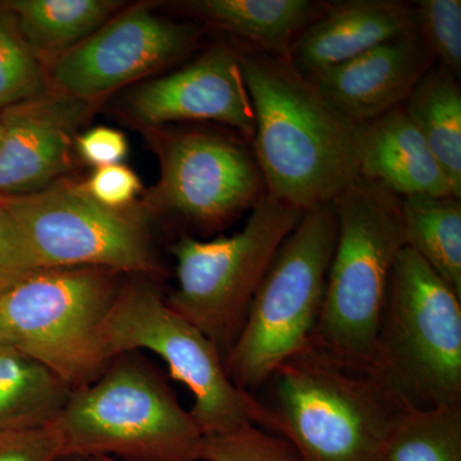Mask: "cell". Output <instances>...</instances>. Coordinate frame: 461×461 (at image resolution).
<instances>
[{
	"label": "cell",
	"instance_id": "obj_1",
	"mask_svg": "<svg viewBox=\"0 0 461 461\" xmlns=\"http://www.w3.org/2000/svg\"><path fill=\"white\" fill-rule=\"evenodd\" d=\"M240 57L267 194L303 212L335 202L360 177L359 123L333 108L290 59L254 50Z\"/></svg>",
	"mask_w": 461,
	"mask_h": 461
},
{
	"label": "cell",
	"instance_id": "obj_2",
	"mask_svg": "<svg viewBox=\"0 0 461 461\" xmlns=\"http://www.w3.org/2000/svg\"><path fill=\"white\" fill-rule=\"evenodd\" d=\"M262 388L260 427L286 438L304 461H387L391 430L406 408L372 368L311 341Z\"/></svg>",
	"mask_w": 461,
	"mask_h": 461
},
{
	"label": "cell",
	"instance_id": "obj_3",
	"mask_svg": "<svg viewBox=\"0 0 461 461\" xmlns=\"http://www.w3.org/2000/svg\"><path fill=\"white\" fill-rule=\"evenodd\" d=\"M338 238L312 344L372 368L388 281L406 247L402 198L359 177L333 202Z\"/></svg>",
	"mask_w": 461,
	"mask_h": 461
},
{
	"label": "cell",
	"instance_id": "obj_4",
	"mask_svg": "<svg viewBox=\"0 0 461 461\" xmlns=\"http://www.w3.org/2000/svg\"><path fill=\"white\" fill-rule=\"evenodd\" d=\"M56 426L63 457L200 461L204 439L171 387L129 354L72 390Z\"/></svg>",
	"mask_w": 461,
	"mask_h": 461
},
{
	"label": "cell",
	"instance_id": "obj_5",
	"mask_svg": "<svg viewBox=\"0 0 461 461\" xmlns=\"http://www.w3.org/2000/svg\"><path fill=\"white\" fill-rule=\"evenodd\" d=\"M372 371L403 405H461V299L406 247L388 281Z\"/></svg>",
	"mask_w": 461,
	"mask_h": 461
},
{
	"label": "cell",
	"instance_id": "obj_6",
	"mask_svg": "<svg viewBox=\"0 0 461 461\" xmlns=\"http://www.w3.org/2000/svg\"><path fill=\"white\" fill-rule=\"evenodd\" d=\"M338 238L333 203L308 209L273 258L224 360L230 381L256 393L311 341Z\"/></svg>",
	"mask_w": 461,
	"mask_h": 461
},
{
	"label": "cell",
	"instance_id": "obj_7",
	"mask_svg": "<svg viewBox=\"0 0 461 461\" xmlns=\"http://www.w3.org/2000/svg\"><path fill=\"white\" fill-rule=\"evenodd\" d=\"M303 214L266 194L232 236L202 241L184 235L172 245L178 286L166 297L167 304L202 330L223 360L244 327L273 258Z\"/></svg>",
	"mask_w": 461,
	"mask_h": 461
},
{
	"label": "cell",
	"instance_id": "obj_8",
	"mask_svg": "<svg viewBox=\"0 0 461 461\" xmlns=\"http://www.w3.org/2000/svg\"><path fill=\"white\" fill-rule=\"evenodd\" d=\"M102 268L41 269L0 296L12 345L71 388L86 386L111 363L103 330L121 287Z\"/></svg>",
	"mask_w": 461,
	"mask_h": 461
},
{
	"label": "cell",
	"instance_id": "obj_9",
	"mask_svg": "<svg viewBox=\"0 0 461 461\" xmlns=\"http://www.w3.org/2000/svg\"><path fill=\"white\" fill-rule=\"evenodd\" d=\"M103 348L109 362L138 350L158 355L193 395L190 412L204 436L260 426L257 397L230 381L213 342L169 308L150 285L121 287L103 330Z\"/></svg>",
	"mask_w": 461,
	"mask_h": 461
},
{
	"label": "cell",
	"instance_id": "obj_10",
	"mask_svg": "<svg viewBox=\"0 0 461 461\" xmlns=\"http://www.w3.org/2000/svg\"><path fill=\"white\" fill-rule=\"evenodd\" d=\"M41 269L102 268L158 275L159 263L144 214L100 204L75 182L58 181L38 193L2 196Z\"/></svg>",
	"mask_w": 461,
	"mask_h": 461
},
{
	"label": "cell",
	"instance_id": "obj_11",
	"mask_svg": "<svg viewBox=\"0 0 461 461\" xmlns=\"http://www.w3.org/2000/svg\"><path fill=\"white\" fill-rule=\"evenodd\" d=\"M158 153L160 178L149 203L202 229H222L267 194L253 149L230 136L205 130L168 132Z\"/></svg>",
	"mask_w": 461,
	"mask_h": 461
},
{
	"label": "cell",
	"instance_id": "obj_12",
	"mask_svg": "<svg viewBox=\"0 0 461 461\" xmlns=\"http://www.w3.org/2000/svg\"><path fill=\"white\" fill-rule=\"evenodd\" d=\"M200 33L195 23L167 20L147 5L127 9L50 60V87L93 103L175 62L191 50Z\"/></svg>",
	"mask_w": 461,
	"mask_h": 461
},
{
	"label": "cell",
	"instance_id": "obj_13",
	"mask_svg": "<svg viewBox=\"0 0 461 461\" xmlns=\"http://www.w3.org/2000/svg\"><path fill=\"white\" fill-rule=\"evenodd\" d=\"M127 107L148 126L209 121L250 142L256 126L241 57L227 45H215L177 71L142 84L130 94Z\"/></svg>",
	"mask_w": 461,
	"mask_h": 461
},
{
	"label": "cell",
	"instance_id": "obj_14",
	"mask_svg": "<svg viewBox=\"0 0 461 461\" xmlns=\"http://www.w3.org/2000/svg\"><path fill=\"white\" fill-rule=\"evenodd\" d=\"M91 102L50 89L0 111V195L23 196L56 184L72 163Z\"/></svg>",
	"mask_w": 461,
	"mask_h": 461
},
{
	"label": "cell",
	"instance_id": "obj_15",
	"mask_svg": "<svg viewBox=\"0 0 461 461\" xmlns=\"http://www.w3.org/2000/svg\"><path fill=\"white\" fill-rule=\"evenodd\" d=\"M435 63L415 30L309 78L333 108L360 124L402 107Z\"/></svg>",
	"mask_w": 461,
	"mask_h": 461
},
{
	"label": "cell",
	"instance_id": "obj_16",
	"mask_svg": "<svg viewBox=\"0 0 461 461\" xmlns=\"http://www.w3.org/2000/svg\"><path fill=\"white\" fill-rule=\"evenodd\" d=\"M415 30L414 9L405 3H333L297 38L288 59L309 77Z\"/></svg>",
	"mask_w": 461,
	"mask_h": 461
},
{
	"label": "cell",
	"instance_id": "obj_17",
	"mask_svg": "<svg viewBox=\"0 0 461 461\" xmlns=\"http://www.w3.org/2000/svg\"><path fill=\"white\" fill-rule=\"evenodd\" d=\"M357 159L360 177L399 198L454 196L441 166L402 107L359 124Z\"/></svg>",
	"mask_w": 461,
	"mask_h": 461
},
{
	"label": "cell",
	"instance_id": "obj_18",
	"mask_svg": "<svg viewBox=\"0 0 461 461\" xmlns=\"http://www.w3.org/2000/svg\"><path fill=\"white\" fill-rule=\"evenodd\" d=\"M327 5L312 0H194L185 7L248 42L251 50L288 59L297 38Z\"/></svg>",
	"mask_w": 461,
	"mask_h": 461
},
{
	"label": "cell",
	"instance_id": "obj_19",
	"mask_svg": "<svg viewBox=\"0 0 461 461\" xmlns=\"http://www.w3.org/2000/svg\"><path fill=\"white\" fill-rule=\"evenodd\" d=\"M402 107L441 166L455 198L461 199L459 77L435 63Z\"/></svg>",
	"mask_w": 461,
	"mask_h": 461
},
{
	"label": "cell",
	"instance_id": "obj_20",
	"mask_svg": "<svg viewBox=\"0 0 461 461\" xmlns=\"http://www.w3.org/2000/svg\"><path fill=\"white\" fill-rule=\"evenodd\" d=\"M71 388L12 344L0 346V432L57 420Z\"/></svg>",
	"mask_w": 461,
	"mask_h": 461
},
{
	"label": "cell",
	"instance_id": "obj_21",
	"mask_svg": "<svg viewBox=\"0 0 461 461\" xmlns=\"http://www.w3.org/2000/svg\"><path fill=\"white\" fill-rule=\"evenodd\" d=\"M23 38L50 62L93 35L121 3L113 0H9Z\"/></svg>",
	"mask_w": 461,
	"mask_h": 461
},
{
	"label": "cell",
	"instance_id": "obj_22",
	"mask_svg": "<svg viewBox=\"0 0 461 461\" xmlns=\"http://www.w3.org/2000/svg\"><path fill=\"white\" fill-rule=\"evenodd\" d=\"M406 248L411 249L461 299V199H402Z\"/></svg>",
	"mask_w": 461,
	"mask_h": 461
},
{
	"label": "cell",
	"instance_id": "obj_23",
	"mask_svg": "<svg viewBox=\"0 0 461 461\" xmlns=\"http://www.w3.org/2000/svg\"><path fill=\"white\" fill-rule=\"evenodd\" d=\"M387 461H461V405L406 406L387 442Z\"/></svg>",
	"mask_w": 461,
	"mask_h": 461
},
{
	"label": "cell",
	"instance_id": "obj_24",
	"mask_svg": "<svg viewBox=\"0 0 461 461\" xmlns=\"http://www.w3.org/2000/svg\"><path fill=\"white\" fill-rule=\"evenodd\" d=\"M50 89L44 60L23 38L14 12L0 2V111Z\"/></svg>",
	"mask_w": 461,
	"mask_h": 461
},
{
	"label": "cell",
	"instance_id": "obj_25",
	"mask_svg": "<svg viewBox=\"0 0 461 461\" xmlns=\"http://www.w3.org/2000/svg\"><path fill=\"white\" fill-rule=\"evenodd\" d=\"M412 9L415 29L429 56L460 78V0H421Z\"/></svg>",
	"mask_w": 461,
	"mask_h": 461
},
{
	"label": "cell",
	"instance_id": "obj_26",
	"mask_svg": "<svg viewBox=\"0 0 461 461\" xmlns=\"http://www.w3.org/2000/svg\"><path fill=\"white\" fill-rule=\"evenodd\" d=\"M200 461H304L281 436H273L254 424L204 436Z\"/></svg>",
	"mask_w": 461,
	"mask_h": 461
},
{
	"label": "cell",
	"instance_id": "obj_27",
	"mask_svg": "<svg viewBox=\"0 0 461 461\" xmlns=\"http://www.w3.org/2000/svg\"><path fill=\"white\" fill-rule=\"evenodd\" d=\"M39 271L23 230L0 203V296Z\"/></svg>",
	"mask_w": 461,
	"mask_h": 461
},
{
	"label": "cell",
	"instance_id": "obj_28",
	"mask_svg": "<svg viewBox=\"0 0 461 461\" xmlns=\"http://www.w3.org/2000/svg\"><path fill=\"white\" fill-rule=\"evenodd\" d=\"M62 457L56 420L32 429L0 432V461H59Z\"/></svg>",
	"mask_w": 461,
	"mask_h": 461
},
{
	"label": "cell",
	"instance_id": "obj_29",
	"mask_svg": "<svg viewBox=\"0 0 461 461\" xmlns=\"http://www.w3.org/2000/svg\"><path fill=\"white\" fill-rule=\"evenodd\" d=\"M84 187L100 204L124 209L133 205V200L141 191V182L130 167L121 163L96 168Z\"/></svg>",
	"mask_w": 461,
	"mask_h": 461
},
{
	"label": "cell",
	"instance_id": "obj_30",
	"mask_svg": "<svg viewBox=\"0 0 461 461\" xmlns=\"http://www.w3.org/2000/svg\"><path fill=\"white\" fill-rule=\"evenodd\" d=\"M78 156L87 165L107 167L121 165L129 153L126 136L111 127H94L75 140Z\"/></svg>",
	"mask_w": 461,
	"mask_h": 461
},
{
	"label": "cell",
	"instance_id": "obj_31",
	"mask_svg": "<svg viewBox=\"0 0 461 461\" xmlns=\"http://www.w3.org/2000/svg\"><path fill=\"white\" fill-rule=\"evenodd\" d=\"M7 344H12L11 338H9L8 330L5 329L2 315H0V346Z\"/></svg>",
	"mask_w": 461,
	"mask_h": 461
},
{
	"label": "cell",
	"instance_id": "obj_32",
	"mask_svg": "<svg viewBox=\"0 0 461 461\" xmlns=\"http://www.w3.org/2000/svg\"><path fill=\"white\" fill-rule=\"evenodd\" d=\"M59 461H90L89 459H85V457L78 456H66L62 457Z\"/></svg>",
	"mask_w": 461,
	"mask_h": 461
},
{
	"label": "cell",
	"instance_id": "obj_33",
	"mask_svg": "<svg viewBox=\"0 0 461 461\" xmlns=\"http://www.w3.org/2000/svg\"><path fill=\"white\" fill-rule=\"evenodd\" d=\"M90 461H118L114 459H109V457H93V459H89Z\"/></svg>",
	"mask_w": 461,
	"mask_h": 461
},
{
	"label": "cell",
	"instance_id": "obj_34",
	"mask_svg": "<svg viewBox=\"0 0 461 461\" xmlns=\"http://www.w3.org/2000/svg\"><path fill=\"white\" fill-rule=\"evenodd\" d=\"M0 133H2V127H0Z\"/></svg>",
	"mask_w": 461,
	"mask_h": 461
},
{
	"label": "cell",
	"instance_id": "obj_35",
	"mask_svg": "<svg viewBox=\"0 0 461 461\" xmlns=\"http://www.w3.org/2000/svg\"><path fill=\"white\" fill-rule=\"evenodd\" d=\"M0 199H2V195H0Z\"/></svg>",
	"mask_w": 461,
	"mask_h": 461
}]
</instances>
